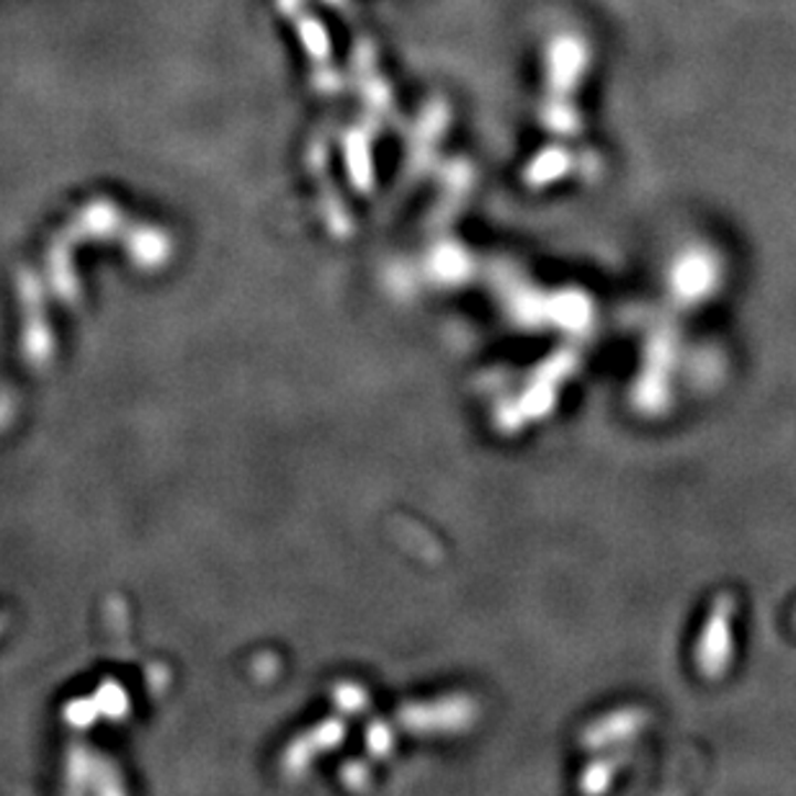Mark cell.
Masks as SVG:
<instances>
[{
    "label": "cell",
    "instance_id": "1",
    "mask_svg": "<svg viewBox=\"0 0 796 796\" xmlns=\"http://www.w3.org/2000/svg\"><path fill=\"white\" fill-rule=\"evenodd\" d=\"M301 39H305V42L309 44V50H312V52L317 54V57H320V52H322V34H320V29H317L312 21L301 23Z\"/></svg>",
    "mask_w": 796,
    "mask_h": 796
}]
</instances>
